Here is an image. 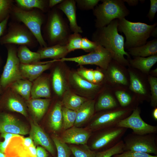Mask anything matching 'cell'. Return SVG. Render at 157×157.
Listing matches in <instances>:
<instances>
[{
  "instance_id": "7402d4cb",
  "label": "cell",
  "mask_w": 157,
  "mask_h": 157,
  "mask_svg": "<svg viewBox=\"0 0 157 157\" xmlns=\"http://www.w3.org/2000/svg\"><path fill=\"white\" fill-rule=\"evenodd\" d=\"M95 101L87 100L76 111V116L74 126L79 127L92 117L95 110Z\"/></svg>"
},
{
  "instance_id": "4dcf8cb0",
  "label": "cell",
  "mask_w": 157,
  "mask_h": 157,
  "mask_svg": "<svg viewBox=\"0 0 157 157\" xmlns=\"http://www.w3.org/2000/svg\"><path fill=\"white\" fill-rule=\"evenodd\" d=\"M14 1L16 6L25 10L37 9L45 13L50 10L47 0H15Z\"/></svg>"
},
{
  "instance_id": "7bdbcfd3",
  "label": "cell",
  "mask_w": 157,
  "mask_h": 157,
  "mask_svg": "<svg viewBox=\"0 0 157 157\" xmlns=\"http://www.w3.org/2000/svg\"><path fill=\"white\" fill-rule=\"evenodd\" d=\"M77 7L81 10H93L100 0H75Z\"/></svg>"
},
{
  "instance_id": "816d5d0a",
  "label": "cell",
  "mask_w": 157,
  "mask_h": 157,
  "mask_svg": "<svg viewBox=\"0 0 157 157\" xmlns=\"http://www.w3.org/2000/svg\"><path fill=\"white\" fill-rule=\"evenodd\" d=\"M9 17L10 16H8L4 20L0 22V38L6 29ZM1 63L2 60L0 56V65L1 64Z\"/></svg>"
},
{
  "instance_id": "c3c4849f",
  "label": "cell",
  "mask_w": 157,
  "mask_h": 157,
  "mask_svg": "<svg viewBox=\"0 0 157 157\" xmlns=\"http://www.w3.org/2000/svg\"><path fill=\"white\" fill-rule=\"evenodd\" d=\"M77 73L85 80L94 83V70L92 69L81 68L78 70Z\"/></svg>"
},
{
  "instance_id": "83f0119b",
  "label": "cell",
  "mask_w": 157,
  "mask_h": 157,
  "mask_svg": "<svg viewBox=\"0 0 157 157\" xmlns=\"http://www.w3.org/2000/svg\"><path fill=\"white\" fill-rule=\"evenodd\" d=\"M33 82L26 79H20L12 83L8 87L26 101L31 97Z\"/></svg>"
},
{
  "instance_id": "ab89813d",
  "label": "cell",
  "mask_w": 157,
  "mask_h": 157,
  "mask_svg": "<svg viewBox=\"0 0 157 157\" xmlns=\"http://www.w3.org/2000/svg\"><path fill=\"white\" fill-rule=\"evenodd\" d=\"M82 38L79 33H73L70 34L65 45L68 53L81 49Z\"/></svg>"
},
{
  "instance_id": "f5cc1de1",
  "label": "cell",
  "mask_w": 157,
  "mask_h": 157,
  "mask_svg": "<svg viewBox=\"0 0 157 157\" xmlns=\"http://www.w3.org/2000/svg\"><path fill=\"white\" fill-rule=\"evenodd\" d=\"M93 76L94 83L100 82L104 77L103 74L98 70H94Z\"/></svg>"
},
{
  "instance_id": "7c38bea8",
  "label": "cell",
  "mask_w": 157,
  "mask_h": 157,
  "mask_svg": "<svg viewBox=\"0 0 157 157\" xmlns=\"http://www.w3.org/2000/svg\"><path fill=\"white\" fill-rule=\"evenodd\" d=\"M140 110L136 106L129 116L120 121L116 126L127 129H131L133 133L138 135H144L157 133V126L149 124L141 118Z\"/></svg>"
},
{
  "instance_id": "ba28073f",
  "label": "cell",
  "mask_w": 157,
  "mask_h": 157,
  "mask_svg": "<svg viewBox=\"0 0 157 157\" xmlns=\"http://www.w3.org/2000/svg\"><path fill=\"white\" fill-rule=\"evenodd\" d=\"M7 57L0 77V85L4 90L13 83L24 79L19 69L20 62L17 56V48L14 44H7Z\"/></svg>"
},
{
  "instance_id": "f1b7e54d",
  "label": "cell",
  "mask_w": 157,
  "mask_h": 157,
  "mask_svg": "<svg viewBox=\"0 0 157 157\" xmlns=\"http://www.w3.org/2000/svg\"><path fill=\"white\" fill-rule=\"evenodd\" d=\"M17 57L21 63L35 64L41 60L39 53L31 51L26 45H20L17 48Z\"/></svg>"
},
{
  "instance_id": "30bf717a",
  "label": "cell",
  "mask_w": 157,
  "mask_h": 157,
  "mask_svg": "<svg viewBox=\"0 0 157 157\" xmlns=\"http://www.w3.org/2000/svg\"><path fill=\"white\" fill-rule=\"evenodd\" d=\"M125 108H117L97 115L90 123V129L95 131L116 126L120 121L130 115L133 109Z\"/></svg>"
},
{
  "instance_id": "9c48e42d",
  "label": "cell",
  "mask_w": 157,
  "mask_h": 157,
  "mask_svg": "<svg viewBox=\"0 0 157 157\" xmlns=\"http://www.w3.org/2000/svg\"><path fill=\"white\" fill-rule=\"evenodd\" d=\"M123 141L124 151L132 150L157 155L156 134L138 135L132 133L125 136Z\"/></svg>"
},
{
  "instance_id": "e575fe53",
  "label": "cell",
  "mask_w": 157,
  "mask_h": 157,
  "mask_svg": "<svg viewBox=\"0 0 157 157\" xmlns=\"http://www.w3.org/2000/svg\"><path fill=\"white\" fill-rule=\"evenodd\" d=\"M69 147L74 157H95L96 152L86 144H72Z\"/></svg>"
},
{
  "instance_id": "db71d44e",
  "label": "cell",
  "mask_w": 157,
  "mask_h": 157,
  "mask_svg": "<svg viewBox=\"0 0 157 157\" xmlns=\"http://www.w3.org/2000/svg\"><path fill=\"white\" fill-rule=\"evenodd\" d=\"M23 144L27 147H29L34 144L32 139L30 136L23 138Z\"/></svg>"
},
{
  "instance_id": "44dd1931",
  "label": "cell",
  "mask_w": 157,
  "mask_h": 157,
  "mask_svg": "<svg viewBox=\"0 0 157 157\" xmlns=\"http://www.w3.org/2000/svg\"><path fill=\"white\" fill-rule=\"evenodd\" d=\"M56 65L53 70L52 75V84L55 94L61 96L66 89V83L62 69V62L57 60L55 62Z\"/></svg>"
},
{
  "instance_id": "9a60e30c",
  "label": "cell",
  "mask_w": 157,
  "mask_h": 157,
  "mask_svg": "<svg viewBox=\"0 0 157 157\" xmlns=\"http://www.w3.org/2000/svg\"><path fill=\"white\" fill-rule=\"evenodd\" d=\"M28 128L12 115L0 111V133L26 135L29 133Z\"/></svg>"
},
{
  "instance_id": "d4e9b609",
  "label": "cell",
  "mask_w": 157,
  "mask_h": 157,
  "mask_svg": "<svg viewBox=\"0 0 157 157\" xmlns=\"http://www.w3.org/2000/svg\"><path fill=\"white\" fill-rule=\"evenodd\" d=\"M129 54L134 57H146L157 54V39L147 42L144 45L128 49Z\"/></svg>"
},
{
  "instance_id": "be15d7a7",
  "label": "cell",
  "mask_w": 157,
  "mask_h": 157,
  "mask_svg": "<svg viewBox=\"0 0 157 157\" xmlns=\"http://www.w3.org/2000/svg\"></svg>"
},
{
  "instance_id": "6125c7cd",
  "label": "cell",
  "mask_w": 157,
  "mask_h": 157,
  "mask_svg": "<svg viewBox=\"0 0 157 157\" xmlns=\"http://www.w3.org/2000/svg\"><path fill=\"white\" fill-rule=\"evenodd\" d=\"M71 157H74V156L72 154V156H71Z\"/></svg>"
},
{
  "instance_id": "94428289",
  "label": "cell",
  "mask_w": 157,
  "mask_h": 157,
  "mask_svg": "<svg viewBox=\"0 0 157 157\" xmlns=\"http://www.w3.org/2000/svg\"><path fill=\"white\" fill-rule=\"evenodd\" d=\"M0 157H6L5 155L3 153L0 151Z\"/></svg>"
},
{
  "instance_id": "484cf974",
  "label": "cell",
  "mask_w": 157,
  "mask_h": 157,
  "mask_svg": "<svg viewBox=\"0 0 157 157\" xmlns=\"http://www.w3.org/2000/svg\"><path fill=\"white\" fill-rule=\"evenodd\" d=\"M62 104L58 101L54 105L49 115V125L53 131H58L62 128L63 117Z\"/></svg>"
},
{
  "instance_id": "8992f818",
  "label": "cell",
  "mask_w": 157,
  "mask_h": 157,
  "mask_svg": "<svg viewBox=\"0 0 157 157\" xmlns=\"http://www.w3.org/2000/svg\"><path fill=\"white\" fill-rule=\"evenodd\" d=\"M9 24L7 33L0 38L1 44L24 45L31 48L37 45V39L23 24L13 22Z\"/></svg>"
},
{
  "instance_id": "9f6ffc18",
  "label": "cell",
  "mask_w": 157,
  "mask_h": 157,
  "mask_svg": "<svg viewBox=\"0 0 157 157\" xmlns=\"http://www.w3.org/2000/svg\"><path fill=\"white\" fill-rule=\"evenodd\" d=\"M125 2H126L129 6H135L138 3L139 0H123Z\"/></svg>"
},
{
  "instance_id": "2e32d148",
  "label": "cell",
  "mask_w": 157,
  "mask_h": 157,
  "mask_svg": "<svg viewBox=\"0 0 157 157\" xmlns=\"http://www.w3.org/2000/svg\"><path fill=\"white\" fill-rule=\"evenodd\" d=\"M30 124L29 133L34 144L44 148L53 157H57L56 150L49 136L37 124L32 121Z\"/></svg>"
},
{
  "instance_id": "60d3db41",
  "label": "cell",
  "mask_w": 157,
  "mask_h": 157,
  "mask_svg": "<svg viewBox=\"0 0 157 157\" xmlns=\"http://www.w3.org/2000/svg\"><path fill=\"white\" fill-rule=\"evenodd\" d=\"M14 2L13 0H0V22L10 16Z\"/></svg>"
},
{
  "instance_id": "f907efd6",
  "label": "cell",
  "mask_w": 157,
  "mask_h": 157,
  "mask_svg": "<svg viewBox=\"0 0 157 157\" xmlns=\"http://www.w3.org/2000/svg\"><path fill=\"white\" fill-rule=\"evenodd\" d=\"M37 157H50L49 152L42 146H38L36 148Z\"/></svg>"
},
{
  "instance_id": "11a10c76",
  "label": "cell",
  "mask_w": 157,
  "mask_h": 157,
  "mask_svg": "<svg viewBox=\"0 0 157 157\" xmlns=\"http://www.w3.org/2000/svg\"><path fill=\"white\" fill-rule=\"evenodd\" d=\"M63 0H49L48 6L49 9H52L57 5L60 3Z\"/></svg>"
},
{
  "instance_id": "7dc6e473",
  "label": "cell",
  "mask_w": 157,
  "mask_h": 157,
  "mask_svg": "<svg viewBox=\"0 0 157 157\" xmlns=\"http://www.w3.org/2000/svg\"><path fill=\"white\" fill-rule=\"evenodd\" d=\"M20 135H19L11 133H1L0 137L3 138L4 140L3 141H0V151L5 154L6 149L11 138L14 136Z\"/></svg>"
},
{
  "instance_id": "f6af8a7d",
  "label": "cell",
  "mask_w": 157,
  "mask_h": 157,
  "mask_svg": "<svg viewBox=\"0 0 157 157\" xmlns=\"http://www.w3.org/2000/svg\"><path fill=\"white\" fill-rule=\"evenodd\" d=\"M112 157H157L147 153L140 151L127 150L122 153L113 155Z\"/></svg>"
},
{
  "instance_id": "cb8c5ba5",
  "label": "cell",
  "mask_w": 157,
  "mask_h": 157,
  "mask_svg": "<svg viewBox=\"0 0 157 157\" xmlns=\"http://www.w3.org/2000/svg\"><path fill=\"white\" fill-rule=\"evenodd\" d=\"M37 52L40 54L41 59L50 58L53 60H58L65 57L69 53L65 45L59 44L40 47Z\"/></svg>"
},
{
  "instance_id": "f546056e",
  "label": "cell",
  "mask_w": 157,
  "mask_h": 157,
  "mask_svg": "<svg viewBox=\"0 0 157 157\" xmlns=\"http://www.w3.org/2000/svg\"><path fill=\"white\" fill-rule=\"evenodd\" d=\"M61 102L63 106L68 109L77 111L87 100L70 91H65L63 94Z\"/></svg>"
},
{
  "instance_id": "3957f363",
  "label": "cell",
  "mask_w": 157,
  "mask_h": 157,
  "mask_svg": "<svg viewBox=\"0 0 157 157\" xmlns=\"http://www.w3.org/2000/svg\"><path fill=\"white\" fill-rule=\"evenodd\" d=\"M118 20V30L125 35L126 40L124 47L128 49L145 44L157 25L156 23L149 25L143 23L132 22L125 18Z\"/></svg>"
},
{
  "instance_id": "4316f807",
  "label": "cell",
  "mask_w": 157,
  "mask_h": 157,
  "mask_svg": "<svg viewBox=\"0 0 157 157\" xmlns=\"http://www.w3.org/2000/svg\"><path fill=\"white\" fill-rule=\"evenodd\" d=\"M157 62V55H155L147 57H134L129 62L132 67L138 69L144 72L148 73L151 68Z\"/></svg>"
},
{
  "instance_id": "6da1fadb",
  "label": "cell",
  "mask_w": 157,
  "mask_h": 157,
  "mask_svg": "<svg viewBox=\"0 0 157 157\" xmlns=\"http://www.w3.org/2000/svg\"><path fill=\"white\" fill-rule=\"evenodd\" d=\"M118 19H115L106 26L97 28L92 40L109 51L113 60L122 65H129L124 56L128 58L130 56L124 50V38L118 32Z\"/></svg>"
},
{
  "instance_id": "6f0895ef",
  "label": "cell",
  "mask_w": 157,
  "mask_h": 157,
  "mask_svg": "<svg viewBox=\"0 0 157 157\" xmlns=\"http://www.w3.org/2000/svg\"><path fill=\"white\" fill-rule=\"evenodd\" d=\"M150 36H152L155 38L157 37V27H155L152 31L150 34Z\"/></svg>"
},
{
  "instance_id": "f35d334b",
  "label": "cell",
  "mask_w": 157,
  "mask_h": 157,
  "mask_svg": "<svg viewBox=\"0 0 157 157\" xmlns=\"http://www.w3.org/2000/svg\"><path fill=\"white\" fill-rule=\"evenodd\" d=\"M124 142L121 140L113 147L104 150L96 152L95 157H112L113 155L120 154L124 151Z\"/></svg>"
},
{
  "instance_id": "277c9868",
  "label": "cell",
  "mask_w": 157,
  "mask_h": 157,
  "mask_svg": "<svg viewBox=\"0 0 157 157\" xmlns=\"http://www.w3.org/2000/svg\"><path fill=\"white\" fill-rule=\"evenodd\" d=\"M10 14L16 21L22 23L31 31L40 47L48 46L43 37L41 31L42 26L47 19L44 13L37 9L24 10L14 5Z\"/></svg>"
},
{
  "instance_id": "74e56055",
  "label": "cell",
  "mask_w": 157,
  "mask_h": 157,
  "mask_svg": "<svg viewBox=\"0 0 157 157\" xmlns=\"http://www.w3.org/2000/svg\"><path fill=\"white\" fill-rule=\"evenodd\" d=\"M129 74L130 90L137 93L143 95L145 94L146 90L139 78L135 74L131 71H129Z\"/></svg>"
},
{
  "instance_id": "8d00e7d4",
  "label": "cell",
  "mask_w": 157,
  "mask_h": 157,
  "mask_svg": "<svg viewBox=\"0 0 157 157\" xmlns=\"http://www.w3.org/2000/svg\"><path fill=\"white\" fill-rule=\"evenodd\" d=\"M52 139L56 150L57 157H71L72 154L69 146L57 136H53Z\"/></svg>"
},
{
  "instance_id": "b9f144b4",
  "label": "cell",
  "mask_w": 157,
  "mask_h": 157,
  "mask_svg": "<svg viewBox=\"0 0 157 157\" xmlns=\"http://www.w3.org/2000/svg\"><path fill=\"white\" fill-rule=\"evenodd\" d=\"M148 81L151 93L150 104L151 106L155 108L157 106V78L150 76L148 78Z\"/></svg>"
},
{
  "instance_id": "681fc988",
  "label": "cell",
  "mask_w": 157,
  "mask_h": 157,
  "mask_svg": "<svg viewBox=\"0 0 157 157\" xmlns=\"http://www.w3.org/2000/svg\"><path fill=\"white\" fill-rule=\"evenodd\" d=\"M150 9L147 17L150 22H152L157 11V0H150Z\"/></svg>"
},
{
  "instance_id": "d6a6232c",
  "label": "cell",
  "mask_w": 157,
  "mask_h": 157,
  "mask_svg": "<svg viewBox=\"0 0 157 157\" xmlns=\"http://www.w3.org/2000/svg\"><path fill=\"white\" fill-rule=\"evenodd\" d=\"M117 103L111 95L104 94L101 95L95 104V110L96 111L108 110L117 108Z\"/></svg>"
},
{
  "instance_id": "836d02e7",
  "label": "cell",
  "mask_w": 157,
  "mask_h": 157,
  "mask_svg": "<svg viewBox=\"0 0 157 157\" xmlns=\"http://www.w3.org/2000/svg\"><path fill=\"white\" fill-rule=\"evenodd\" d=\"M115 62L112 63L111 61L107 68L110 79L115 83L127 85L128 82L126 78L118 66L116 65V61Z\"/></svg>"
},
{
  "instance_id": "5b68a950",
  "label": "cell",
  "mask_w": 157,
  "mask_h": 157,
  "mask_svg": "<svg viewBox=\"0 0 157 157\" xmlns=\"http://www.w3.org/2000/svg\"><path fill=\"white\" fill-rule=\"evenodd\" d=\"M93 10L96 17L95 26L98 28L106 26L115 19H120L128 16L130 11L122 0H102Z\"/></svg>"
},
{
  "instance_id": "d590c367",
  "label": "cell",
  "mask_w": 157,
  "mask_h": 157,
  "mask_svg": "<svg viewBox=\"0 0 157 157\" xmlns=\"http://www.w3.org/2000/svg\"><path fill=\"white\" fill-rule=\"evenodd\" d=\"M63 122L62 129L65 130L74 126L76 116V111L66 108H62Z\"/></svg>"
},
{
  "instance_id": "52a82bcc",
  "label": "cell",
  "mask_w": 157,
  "mask_h": 157,
  "mask_svg": "<svg viewBox=\"0 0 157 157\" xmlns=\"http://www.w3.org/2000/svg\"><path fill=\"white\" fill-rule=\"evenodd\" d=\"M127 129L116 126L95 131L89 147L96 152L111 148L122 140Z\"/></svg>"
},
{
  "instance_id": "bcb514c9",
  "label": "cell",
  "mask_w": 157,
  "mask_h": 157,
  "mask_svg": "<svg viewBox=\"0 0 157 157\" xmlns=\"http://www.w3.org/2000/svg\"><path fill=\"white\" fill-rule=\"evenodd\" d=\"M98 45L96 42L90 40L86 37H84L82 40L81 49L90 52L96 48Z\"/></svg>"
},
{
  "instance_id": "ffe728a7",
  "label": "cell",
  "mask_w": 157,
  "mask_h": 157,
  "mask_svg": "<svg viewBox=\"0 0 157 157\" xmlns=\"http://www.w3.org/2000/svg\"><path fill=\"white\" fill-rule=\"evenodd\" d=\"M51 96L49 79L46 76H40L33 82L31 98L50 99Z\"/></svg>"
},
{
  "instance_id": "4fadbf2b",
  "label": "cell",
  "mask_w": 157,
  "mask_h": 157,
  "mask_svg": "<svg viewBox=\"0 0 157 157\" xmlns=\"http://www.w3.org/2000/svg\"><path fill=\"white\" fill-rule=\"evenodd\" d=\"M21 96L8 87L0 95V109L20 113L28 116L26 107Z\"/></svg>"
},
{
  "instance_id": "1f68e13d",
  "label": "cell",
  "mask_w": 157,
  "mask_h": 157,
  "mask_svg": "<svg viewBox=\"0 0 157 157\" xmlns=\"http://www.w3.org/2000/svg\"><path fill=\"white\" fill-rule=\"evenodd\" d=\"M70 79L75 86L83 91L93 92L97 91L99 88L98 85L87 81L77 72L72 74Z\"/></svg>"
},
{
  "instance_id": "8fae6325",
  "label": "cell",
  "mask_w": 157,
  "mask_h": 157,
  "mask_svg": "<svg viewBox=\"0 0 157 157\" xmlns=\"http://www.w3.org/2000/svg\"><path fill=\"white\" fill-rule=\"evenodd\" d=\"M113 59L110 52L103 47L98 45L96 48L87 54L75 57H64L58 60L62 62H74L80 65H94L106 69Z\"/></svg>"
},
{
  "instance_id": "7a4b0ae2",
  "label": "cell",
  "mask_w": 157,
  "mask_h": 157,
  "mask_svg": "<svg viewBox=\"0 0 157 157\" xmlns=\"http://www.w3.org/2000/svg\"><path fill=\"white\" fill-rule=\"evenodd\" d=\"M47 12L43 29V37L48 46L66 45L71 33L68 21L63 13L54 7Z\"/></svg>"
},
{
  "instance_id": "e0dca14e",
  "label": "cell",
  "mask_w": 157,
  "mask_h": 157,
  "mask_svg": "<svg viewBox=\"0 0 157 157\" xmlns=\"http://www.w3.org/2000/svg\"><path fill=\"white\" fill-rule=\"evenodd\" d=\"M92 135V131L73 126L66 129L60 138L61 141L67 144L75 145L86 144Z\"/></svg>"
},
{
  "instance_id": "ee69618b",
  "label": "cell",
  "mask_w": 157,
  "mask_h": 157,
  "mask_svg": "<svg viewBox=\"0 0 157 157\" xmlns=\"http://www.w3.org/2000/svg\"><path fill=\"white\" fill-rule=\"evenodd\" d=\"M116 97L122 107H126L131 103L132 99L130 96L122 91H117L115 92Z\"/></svg>"
},
{
  "instance_id": "5bb4252c",
  "label": "cell",
  "mask_w": 157,
  "mask_h": 157,
  "mask_svg": "<svg viewBox=\"0 0 157 157\" xmlns=\"http://www.w3.org/2000/svg\"><path fill=\"white\" fill-rule=\"evenodd\" d=\"M23 138L21 135L11 138L5 151L6 157H37L35 145L26 147L23 144Z\"/></svg>"
},
{
  "instance_id": "ac0fdd59",
  "label": "cell",
  "mask_w": 157,
  "mask_h": 157,
  "mask_svg": "<svg viewBox=\"0 0 157 157\" xmlns=\"http://www.w3.org/2000/svg\"><path fill=\"white\" fill-rule=\"evenodd\" d=\"M55 7L66 16L71 32L79 33L83 32L82 28L77 23L75 0H63Z\"/></svg>"
},
{
  "instance_id": "d6986e66",
  "label": "cell",
  "mask_w": 157,
  "mask_h": 157,
  "mask_svg": "<svg viewBox=\"0 0 157 157\" xmlns=\"http://www.w3.org/2000/svg\"><path fill=\"white\" fill-rule=\"evenodd\" d=\"M56 60H53L44 64L39 62L32 64L20 63L19 69L21 75L24 79L33 82L41 76L44 71L50 68L53 63Z\"/></svg>"
},
{
  "instance_id": "91938a15",
  "label": "cell",
  "mask_w": 157,
  "mask_h": 157,
  "mask_svg": "<svg viewBox=\"0 0 157 157\" xmlns=\"http://www.w3.org/2000/svg\"><path fill=\"white\" fill-rule=\"evenodd\" d=\"M4 90L2 87L0 85V94H2Z\"/></svg>"
},
{
  "instance_id": "680465c9",
  "label": "cell",
  "mask_w": 157,
  "mask_h": 157,
  "mask_svg": "<svg viewBox=\"0 0 157 157\" xmlns=\"http://www.w3.org/2000/svg\"><path fill=\"white\" fill-rule=\"evenodd\" d=\"M152 116L153 118L156 121H157V108H154L152 113Z\"/></svg>"
},
{
  "instance_id": "603a6c76",
  "label": "cell",
  "mask_w": 157,
  "mask_h": 157,
  "mask_svg": "<svg viewBox=\"0 0 157 157\" xmlns=\"http://www.w3.org/2000/svg\"><path fill=\"white\" fill-rule=\"evenodd\" d=\"M50 99H31L26 101V104L31 114L37 119L43 116L49 106Z\"/></svg>"
}]
</instances>
